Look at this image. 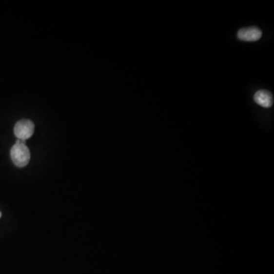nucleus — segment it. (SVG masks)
Segmentation results:
<instances>
[{
  "instance_id": "f257e3e1",
  "label": "nucleus",
  "mask_w": 274,
  "mask_h": 274,
  "mask_svg": "<svg viewBox=\"0 0 274 274\" xmlns=\"http://www.w3.org/2000/svg\"><path fill=\"white\" fill-rule=\"evenodd\" d=\"M10 155L13 163L20 168L28 165L31 158L29 149L25 144V142L21 139L16 141V144L11 149Z\"/></svg>"
},
{
  "instance_id": "f03ea898",
  "label": "nucleus",
  "mask_w": 274,
  "mask_h": 274,
  "mask_svg": "<svg viewBox=\"0 0 274 274\" xmlns=\"http://www.w3.org/2000/svg\"><path fill=\"white\" fill-rule=\"evenodd\" d=\"M35 131V124L32 120L23 119L16 123L14 134L18 139L25 141L32 137Z\"/></svg>"
},
{
  "instance_id": "7ed1b4c3",
  "label": "nucleus",
  "mask_w": 274,
  "mask_h": 274,
  "mask_svg": "<svg viewBox=\"0 0 274 274\" xmlns=\"http://www.w3.org/2000/svg\"><path fill=\"white\" fill-rule=\"evenodd\" d=\"M262 36V32L257 27L241 28L238 32V39L243 41H257Z\"/></svg>"
},
{
  "instance_id": "20e7f679",
  "label": "nucleus",
  "mask_w": 274,
  "mask_h": 274,
  "mask_svg": "<svg viewBox=\"0 0 274 274\" xmlns=\"http://www.w3.org/2000/svg\"><path fill=\"white\" fill-rule=\"evenodd\" d=\"M254 101L263 108H271L274 104V97L271 92L266 90H259L254 95Z\"/></svg>"
},
{
  "instance_id": "39448f33",
  "label": "nucleus",
  "mask_w": 274,
  "mask_h": 274,
  "mask_svg": "<svg viewBox=\"0 0 274 274\" xmlns=\"http://www.w3.org/2000/svg\"><path fill=\"white\" fill-rule=\"evenodd\" d=\"M2 216V214H1V212H0V217Z\"/></svg>"
}]
</instances>
